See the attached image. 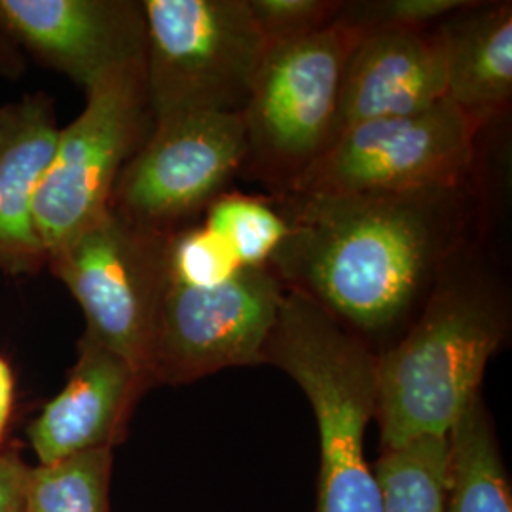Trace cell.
I'll list each match as a JSON object with an SVG mask.
<instances>
[{
    "label": "cell",
    "instance_id": "6da1fadb",
    "mask_svg": "<svg viewBox=\"0 0 512 512\" xmlns=\"http://www.w3.org/2000/svg\"><path fill=\"white\" fill-rule=\"evenodd\" d=\"M478 175L391 194L270 196L287 236L268 268L380 355L418 317L450 258L482 236Z\"/></svg>",
    "mask_w": 512,
    "mask_h": 512
},
{
    "label": "cell",
    "instance_id": "7a4b0ae2",
    "mask_svg": "<svg viewBox=\"0 0 512 512\" xmlns=\"http://www.w3.org/2000/svg\"><path fill=\"white\" fill-rule=\"evenodd\" d=\"M511 317L509 283L482 234L450 258L418 317L378 355L374 420L382 450L448 437L480 395Z\"/></svg>",
    "mask_w": 512,
    "mask_h": 512
},
{
    "label": "cell",
    "instance_id": "3957f363",
    "mask_svg": "<svg viewBox=\"0 0 512 512\" xmlns=\"http://www.w3.org/2000/svg\"><path fill=\"white\" fill-rule=\"evenodd\" d=\"M262 365L281 368L310 401L321 452L315 512H382L365 450L378 353L308 296L285 289Z\"/></svg>",
    "mask_w": 512,
    "mask_h": 512
},
{
    "label": "cell",
    "instance_id": "277c9868",
    "mask_svg": "<svg viewBox=\"0 0 512 512\" xmlns=\"http://www.w3.org/2000/svg\"><path fill=\"white\" fill-rule=\"evenodd\" d=\"M145 78L156 120L190 112L241 114L268 42L247 0H141Z\"/></svg>",
    "mask_w": 512,
    "mask_h": 512
},
{
    "label": "cell",
    "instance_id": "5b68a950",
    "mask_svg": "<svg viewBox=\"0 0 512 512\" xmlns=\"http://www.w3.org/2000/svg\"><path fill=\"white\" fill-rule=\"evenodd\" d=\"M361 31L336 19L325 31L268 46L241 112L243 171L283 194L330 147L338 95Z\"/></svg>",
    "mask_w": 512,
    "mask_h": 512
},
{
    "label": "cell",
    "instance_id": "8992f818",
    "mask_svg": "<svg viewBox=\"0 0 512 512\" xmlns=\"http://www.w3.org/2000/svg\"><path fill=\"white\" fill-rule=\"evenodd\" d=\"M152 128L145 61L110 74L86 93L84 110L59 129L35 198V226L46 260L109 211L122 169Z\"/></svg>",
    "mask_w": 512,
    "mask_h": 512
},
{
    "label": "cell",
    "instance_id": "52a82bcc",
    "mask_svg": "<svg viewBox=\"0 0 512 512\" xmlns=\"http://www.w3.org/2000/svg\"><path fill=\"white\" fill-rule=\"evenodd\" d=\"M171 236L139 226L110 207L46 260L84 311V334L122 357L150 387V349L167 285Z\"/></svg>",
    "mask_w": 512,
    "mask_h": 512
},
{
    "label": "cell",
    "instance_id": "ba28073f",
    "mask_svg": "<svg viewBox=\"0 0 512 512\" xmlns=\"http://www.w3.org/2000/svg\"><path fill=\"white\" fill-rule=\"evenodd\" d=\"M478 133L448 99L348 129L287 192L391 194L458 183L478 169Z\"/></svg>",
    "mask_w": 512,
    "mask_h": 512
},
{
    "label": "cell",
    "instance_id": "9c48e42d",
    "mask_svg": "<svg viewBox=\"0 0 512 512\" xmlns=\"http://www.w3.org/2000/svg\"><path fill=\"white\" fill-rule=\"evenodd\" d=\"M245 156L241 114L190 112L156 120L145 145L122 169L110 207L171 236L203 217L243 171Z\"/></svg>",
    "mask_w": 512,
    "mask_h": 512
},
{
    "label": "cell",
    "instance_id": "30bf717a",
    "mask_svg": "<svg viewBox=\"0 0 512 512\" xmlns=\"http://www.w3.org/2000/svg\"><path fill=\"white\" fill-rule=\"evenodd\" d=\"M283 293L268 266L241 268L211 289L167 277L150 349L152 387L194 384L224 368L262 365Z\"/></svg>",
    "mask_w": 512,
    "mask_h": 512
},
{
    "label": "cell",
    "instance_id": "8fae6325",
    "mask_svg": "<svg viewBox=\"0 0 512 512\" xmlns=\"http://www.w3.org/2000/svg\"><path fill=\"white\" fill-rule=\"evenodd\" d=\"M0 33L86 93L147 55L135 0H0Z\"/></svg>",
    "mask_w": 512,
    "mask_h": 512
},
{
    "label": "cell",
    "instance_id": "7c38bea8",
    "mask_svg": "<svg viewBox=\"0 0 512 512\" xmlns=\"http://www.w3.org/2000/svg\"><path fill=\"white\" fill-rule=\"evenodd\" d=\"M444 99L446 55L439 25L429 31L361 33L342 76L332 143L355 126L410 116Z\"/></svg>",
    "mask_w": 512,
    "mask_h": 512
},
{
    "label": "cell",
    "instance_id": "4fadbf2b",
    "mask_svg": "<svg viewBox=\"0 0 512 512\" xmlns=\"http://www.w3.org/2000/svg\"><path fill=\"white\" fill-rule=\"evenodd\" d=\"M76 351L67 384L27 429L38 465L120 444L135 406L150 389L137 370L90 336L80 338Z\"/></svg>",
    "mask_w": 512,
    "mask_h": 512
},
{
    "label": "cell",
    "instance_id": "5bb4252c",
    "mask_svg": "<svg viewBox=\"0 0 512 512\" xmlns=\"http://www.w3.org/2000/svg\"><path fill=\"white\" fill-rule=\"evenodd\" d=\"M59 128L48 95H27L0 109V270L37 274L46 251L35 226V198Z\"/></svg>",
    "mask_w": 512,
    "mask_h": 512
},
{
    "label": "cell",
    "instance_id": "9a60e30c",
    "mask_svg": "<svg viewBox=\"0 0 512 512\" xmlns=\"http://www.w3.org/2000/svg\"><path fill=\"white\" fill-rule=\"evenodd\" d=\"M446 55V99L478 135L511 107L512 4L471 0L439 23Z\"/></svg>",
    "mask_w": 512,
    "mask_h": 512
},
{
    "label": "cell",
    "instance_id": "2e32d148",
    "mask_svg": "<svg viewBox=\"0 0 512 512\" xmlns=\"http://www.w3.org/2000/svg\"><path fill=\"white\" fill-rule=\"evenodd\" d=\"M494 421L478 395L448 433L446 512H512Z\"/></svg>",
    "mask_w": 512,
    "mask_h": 512
},
{
    "label": "cell",
    "instance_id": "e0dca14e",
    "mask_svg": "<svg viewBox=\"0 0 512 512\" xmlns=\"http://www.w3.org/2000/svg\"><path fill=\"white\" fill-rule=\"evenodd\" d=\"M448 437H421L382 450L374 475L382 512H446Z\"/></svg>",
    "mask_w": 512,
    "mask_h": 512
},
{
    "label": "cell",
    "instance_id": "ac0fdd59",
    "mask_svg": "<svg viewBox=\"0 0 512 512\" xmlns=\"http://www.w3.org/2000/svg\"><path fill=\"white\" fill-rule=\"evenodd\" d=\"M112 448H95L29 473L25 512H110Z\"/></svg>",
    "mask_w": 512,
    "mask_h": 512
},
{
    "label": "cell",
    "instance_id": "d6986e66",
    "mask_svg": "<svg viewBox=\"0 0 512 512\" xmlns=\"http://www.w3.org/2000/svg\"><path fill=\"white\" fill-rule=\"evenodd\" d=\"M203 226L224 239L243 268L268 266L287 236L270 196L222 192L203 213Z\"/></svg>",
    "mask_w": 512,
    "mask_h": 512
},
{
    "label": "cell",
    "instance_id": "ffe728a7",
    "mask_svg": "<svg viewBox=\"0 0 512 512\" xmlns=\"http://www.w3.org/2000/svg\"><path fill=\"white\" fill-rule=\"evenodd\" d=\"M241 262L224 239L194 222L177 230L167 245V277L194 289H211L239 274Z\"/></svg>",
    "mask_w": 512,
    "mask_h": 512
},
{
    "label": "cell",
    "instance_id": "44dd1931",
    "mask_svg": "<svg viewBox=\"0 0 512 512\" xmlns=\"http://www.w3.org/2000/svg\"><path fill=\"white\" fill-rule=\"evenodd\" d=\"M471 0H361L344 2L338 19L368 31H429Z\"/></svg>",
    "mask_w": 512,
    "mask_h": 512
},
{
    "label": "cell",
    "instance_id": "7402d4cb",
    "mask_svg": "<svg viewBox=\"0 0 512 512\" xmlns=\"http://www.w3.org/2000/svg\"><path fill=\"white\" fill-rule=\"evenodd\" d=\"M268 46L287 44L325 31L340 16L342 0H247Z\"/></svg>",
    "mask_w": 512,
    "mask_h": 512
},
{
    "label": "cell",
    "instance_id": "603a6c76",
    "mask_svg": "<svg viewBox=\"0 0 512 512\" xmlns=\"http://www.w3.org/2000/svg\"><path fill=\"white\" fill-rule=\"evenodd\" d=\"M31 465L16 452H0V512H25Z\"/></svg>",
    "mask_w": 512,
    "mask_h": 512
},
{
    "label": "cell",
    "instance_id": "cb8c5ba5",
    "mask_svg": "<svg viewBox=\"0 0 512 512\" xmlns=\"http://www.w3.org/2000/svg\"><path fill=\"white\" fill-rule=\"evenodd\" d=\"M14 391H16V385H14L12 368L6 363V359L0 355V446H2L4 431H6V425L10 421V414H12Z\"/></svg>",
    "mask_w": 512,
    "mask_h": 512
},
{
    "label": "cell",
    "instance_id": "d4e9b609",
    "mask_svg": "<svg viewBox=\"0 0 512 512\" xmlns=\"http://www.w3.org/2000/svg\"><path fill=\"white\" fill-rule=\"evenodd\" d=\"M25 71V59L18 48L0 33V74L8 78H18Z\"/></svg>",
    "mask_w": 512,
    "mask_h": 512
}]
</instances>
